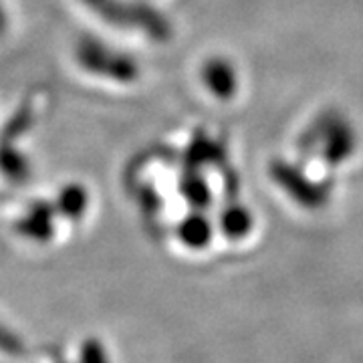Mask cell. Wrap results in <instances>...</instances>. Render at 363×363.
Returning a JSON list of instances; mask_svg holds the SVG:
<instances>
[{"instance_id": "3957f363", "label": "cell", "mask_w": 363, "mask_h": 363, "mask_svg": "<svg viewBox=\"0 0 363 363\" xmlns=\"http://www.w3.org/2000/svg\"><path fill=\"white\" fill-rule=\"evenodd\" d=\"M81 363H105L104 351L99 347V343L95 341H87L81 351Z\"/></svg>"}, {"instance_id": "277c9868", "label": "cell", "mask_w": 363, "mask_h": 363, "mask_svg": "<svg viewBox=\"0 0 363 363\" xmlns=\"http://www.w3.org/2000/svg\"><path fill=\"white\" fill-rule=\"evenodd\" d=\"M4 25H6V14L2 11V4H0V30L4 28Z\"/></svg>"}, {"instance_id": "6da1fadb", "label": "cell", "mask_w": 363, "mask_h": 363, "mask_svg": "<svg viewBox=\"0 0 363 363\" xmlns=\"http://www.w3.org/2000/svg\"><path fill=\"white\" fill-rule=\"evenodd\" d=\"M63 198H61V212H65L67 216H71V218H79L81 214H83V210H85V194H83V190H67L63 192Z\"/></svg>"}, {"instance_id": "7a4b0ae2", "label": "cell", "mask_w": 363, "mask_h": 363, "mask_svg": "<svg viewBox=\"0 0 363 363\" xmlns=\"http://www.w3.org/2000/svg\"><path fill=\"white\" fill-rule=\"evenodd\" d=\"M25 350L21 339L11 333V329H6L4 325H0V351H6V353H21Z\"/></svg>"}]
</instances>
